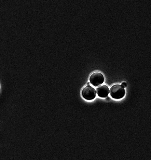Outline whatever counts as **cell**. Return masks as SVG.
<instances>
[{
  "instance_id": "obj_1",
  "label": "cell",
  "mask_w": 151,
  "mask_h": 160,
  "mask_svg": "<svg viewBox=\"0 0 151 160\" xmlns=\"http://www.w3.org/2000/svg\"><path fill=\"white\" fill-rule=\"evenodd\" d=\"M110 94L113 98L119 99L124 97L126 91L121 85L115 84L112 86L110 89Z\"/></svg>"
},
{
  "instance_id": "obj_2",
  "label": "cell",
  "mask_w": 151,
  "mask_h": 160,
  "mask_svg": "<svg viewBox=\"0 0 151 160\" xmlns=\"http://www.w3.org/2000/svg\"><path fill=\"white\" fill-rule=\"evenodd\" d=\"M96 92L95 89L90 85H88L85 87L82 91V97L88 100L94 99L96 96Z\"/></svg>"
},
{
  "instance_id": "obj_3",
  "label": "cell",
  "mask_w": 151,
  "mask_h": 160,
  "mask_svg": "<svg viewBox=\"0 0 151 160\" xmlns=\"http://www.w3.org/2000/svg\"><path fill=\"white\" fill-rule=\"evenodd\" d=\"M90 83L95 87L102 84L104 81V78L101 73L96 72L93 73L89 78Z\"/></svg>"
},
{
  "instance_id": "obj_4",
  "label": "cell",
  "mask_w": 151,
  "mask_h": 160,
  "mask_svg": "<svg viewBox=\"0 0 151 160\" xmlns=\"http://www.w3.org/2000/svg\"><path fill=\"white\" fill-rule=\"evenodd\" d=\"M97 94L101 98H105L107 97L109 93V90L108 87L103 85L98 86L96 89Z\"/></svg>"
},
{
  "instance_id": "obj_5",
  "label": "cell",
  "mask_w": 151,
  "mask_h": 160,
  "mask_svg": "<svg viewBox=\"0 0 151 160\" xmlns=\"http://www.w3.org/2000/svg\"><path fill=\"white\" fill-rule=\"evenodd\" d=\"M121 85L124 88H126L127 86L126 83L125 82H123L121 84Z\"/></svg>"
},
{
  "instance_id": "obj_6",
  "label": "cell",
  "mask_w": 151,
  "mask_h": 160,
  "mask_svg": "<svg viewBox=\"0 0 151 160\" xmlns=\"http://www.w3.org/2000/svg\"><path fill=\"white\" fill-rule=\"evenodd\" d=\"M107 98H106V99L107 101H109L111 100V98H110L109 97H107Z\"/></svg>"
},
{
  "instance_id": "obj_7",
  "label": "cell",
  "mask_w": 151,
  "mask_h": 160,
  "mask_svg": "<svg viewBox=\"0 0 151 160\" xmlns=\"http://www.w3.org/2000/svg\"><path fill=\"white\" fill-rule=\"evenodd\" d=\"M90 85V82H88L87 83V85H88L89 86V85Z\"/></svg>"
}]
</instances>
